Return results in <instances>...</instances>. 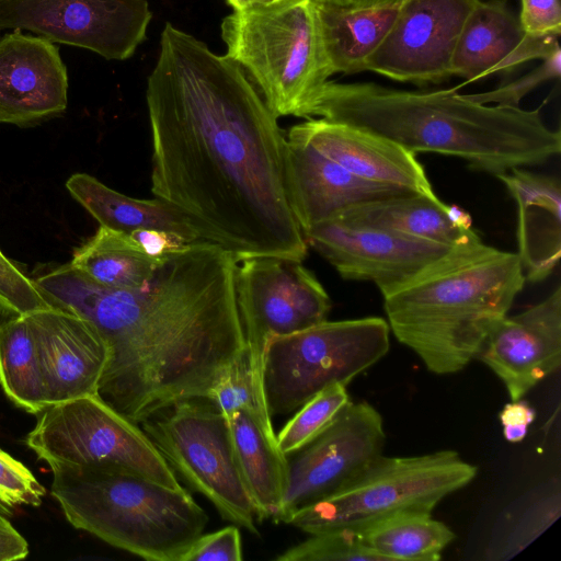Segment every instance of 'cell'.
<instances>
[{
	"label": "cell",
	"instance_id": "cell-31",
	"mask_svg": "<svg viewBox=\"0 0 561 561\" xmlns=\"http://www.w3.org/2000/svg\"><path fill=\"white\" fill-rule=\"evenodd\" d=\"M351 402L346 386H329L302 404L276 435L287 457L319 436Z\"/></svg>",
	"mask_w": 561,
	"mask_h": 561
},
{
	"label": "cell",
	"instance_id": "cell-43",
	"mask_svg": "<svg viewBox=\"0 0 561 561\" xmlns=\"http://www.w3.org/2000/svg\"><path fill=\"white\" fill-rule=\"evenodd\" d=\"M402 0H358L355 7L366 8V7H377V5H387L401 2Z\"/></svg>",
	"mask_w": 561,
	"mask_h": 561
},
{
	"label": "cell",
	"instance_id": "cell-3",
	"mask_svg": "<svg viewBox=\"0 0 561 561\" xmlns=\"http://www.w3.org/2000/svg\"><path fill=\"white\" fill-rule=\"evenodd\" d=\"M312 116L375 133L413 153L458 157L495 176L543 164L561 151L560 130L545 124L539 108L480 104L456 89L420 92L328 81L309 110Z\"/></svg>",
	"mask_w": 561,
	"mask_h": 561
},
{
	"label": "cell",
	"instance_id": "cell-15",
	"mask_svg": "<svg viewBox=\"0 0 561 561\" xmlns=\"http://www.w3.org/2000/svg\"><path fill=\"white\" fill-rule=\"evenodd\" d=\"M345 279L373 282L386 295L413 277L450 247L336 218L304 233Z\"/></svg>",
	"mask_w": 561,
	"mask_h": 561
},
{
	"label": "cell",
	"instance_id": "cell-4",
	"mask_svg": "<svg viewBox=\"0 0 561 561\" xmlns=\"http://www.w3.org/2000/svg\"><path fill=\"white\" fill-rule=\"evenodd\" d=\"M517 253L481 239L450 247L382 295L390 331L436 375L462 370L525 285Z\"/></svg>",
	"mask_w": 561,
	"mask_h": 561
},
{
	"label": "cell",
	"instance_id": "cell-30",
	"mask_svg": "<svg viewBox=\"0 0 561 561\" xmlns=\"http://www.w3.org/2000/svg\"><path fill=\"white\" fill-rule=\"evenodd\" d=\"M561 513L559 477L525 493L495 524L484 550V559L504 561L515 557L546 531Z\"/></svg>",
	"mask_w": 561,
	"mask_h": 561
},
{
	"label": "cell",
	"instance_id": "cell-7",
	"mask_svg": "<svg viewBox=\"0 0 561 561\" xmlns=\"http://www.w3.org/2000/svg\"><path fill=\"white\" fill-rule=\"evenodd\" d=\"M477 472V467L455 450L410 457L381 455L346 486L296 512L288 524L312 535L358 530L401 513H432Z\"/></svg>",
	"mask_w": 561,
	"mask_h": 561
},
{
	"label": "cell",
	"instance_id": "cell-44",
	"mask_svg": "<svg viewBox=\"0 0 561 561\" xmlns=\"http://www.w3.org/2000/svg\"><path fill=\"white\" fill-rule=\"evenodd\" d=\"M13 514V510L0 501V515L10 517Z\"/></svg>",
	"mask_w": 561,
	"mask_h": 561
},
{
	"label": "cell",
	"instance_id": "cell-19",
	"mask_svg": "<svg viewBox=\"0 0 561 561\" xmlns=\"http://www.w3.org/2000/svg\"><path fill=\"white\" fill-rule=\"evenodd\" d=\"M289 138L304 141L362 179L436 196L415 153L375 133L324 118L293 126Z\"/></svg>",
	"mask_w": 561,
	"mask_h": 561
},
{
	"label": "cell",
	"instance_id": "cell-39",
	"mask_svg": "<svg viewBox=\"0 0 561 561\" xmlns=\"http://www.w3.org/2000/svg\"><path fill=\"white\" fill-rule=\"evenodd\" d=\"M499 416L505 439L510 443H519L526 437L528 426L536 417V411L527 401L518 399L505 404Z\"/></svg>",
	"mask_w": 561,
	"mask_h": 561
},
{
	"label": "cell",
	"instance_id": "cell-42",
	"mask_svg": "<svg viewBox=\"0 0 561 561\" xmlns=\"http://www.w3.org/2000/svg\"><path fill=\"white\" fill-rule=\"evenodd\" d=\"M277 0H226V2L233 9L239 10L247 7L261 4V3H268Z\"/></svg>",
	"mask_w": 561,
	"mask_h": 561
},
{
	"label": "cell",
	"instance_id": "cell-22",
	"mask_svg": "<svg viewBox=\"0 0 561 561\" xmlns=\"http://www.w3.org/2000/svg\"><path fill=\"white\" fill-rule=\"evenodd\" d=\"M496 176L517 205V255L525 279L542 282L561 257L560 182L525 168H514Z\"/></svg>",
	"mask_w": 561,
	"mask_h": 561
},
{
	"label": "cell",
	"instance_id": "cell-16",
	"mask_svg": "<svg viewBox=\"0 0 561 561\" xmlns=\"http://www.w3.org/2000/svg\"><path fill=\"white\" fill-rule=\"evenodd\" d=\"M478 359L501 379L512 401L554 373L561 364V286L541 302L503 318Z\"/></svg>",
	"mask_w": 561,
	"mask_h": 561
},
{
	"label": "cell",
	"instance_id": "cell-8",
	"mask_svg": "<svg viewBox=\"0 0 561 561\" xmlns=\"http://www.w3.org/2000/svg\"><path fill=\"white\" fill-rule=\"evenodd\" d=\"M390 348V328L379 317L323 321L268 340L263 390L271 416L297 411L324 388L346 386Z\"/></svg>",
	"mask_w": 561,
	"mask_h": 561
},
{
	"label": "cell",
	"instance_id": "cell-21",
	"mask_svg": "<svg viewBox=\"0 0 561 561\" xmlns=\"http://www.w3.org/2000/svg\"><path fill=\"white\" fill-rule=\"evenodd\" d=\"M287 185L302 233L353 206L415 193L356 176L310 145L289 137Z\"/></svg>",
	"mask_w": 561,
	"mask_h": 561
},
{
	"label": "cell",
	"instance_id": "cell-45",
	"mask_svg": "<svg viewBox=\"0 0 561 561\" xmlns=\"http://www.w3.org/2000/svg\"><path fill=\"white\" fill-rule=\"evenodd\" d=\"M325 1H331V2H334V3L341 4V5L355 7L357 4L358 0H325Z\"/></svg>",
	"mask_w": 561,
	"mask_h": 561
},
{
	"label": "cell",
	"instance_id": "cell-6",
	"mask_svg": "<svg viewBox=\"0 0 561 561\" xmlns=\"http://www.w3.org/2000/svg\"><path fill=\"white\" fill-rule=\"evenodd\" d=\"M226 55L253 82L271 112L308 118L332 76L314 0H277L233 10L221 22Z\"/></svg>",
	"mask_w": 561,
	"mask_h": 561
},
{
	"label": "cell",
	"instance_id": "cell-28",
	"mask_svg": "<svg viewBox=\"0 0 561 561\" xmlns=\"http://www.w3.org/2000/svg\"><path fill=\"white\" fill-rule=\"evenodd\" d=\"M163 257L147 255L129 234L100 226L69 264L103 286L131 289L146 285Z\"/></svg>",
	"mask_w": 561,
	"mask_h": 561
},
{
	"label": "cell",
	"instance_id": "cell-14",
	"mask_svg": "<svg viewBox=\"0 0 561 561\" xmlns=\"http://www.w3.org/2000/svg\"><path fill=\"white\" fill-rule=\"evenodd\" d=\"M480 0H402L366 71L414 84L451 77L462 26Z\"/></svg>",
	"mask_w": 561,
	"mask_h": 561
},
{
	"label": "cell",
	"instance_id": "cell-23",
	"mask_svg": "<svg viewBox=\"0 0 561 561\" xmlns=\"http://www.w3.org/2000/svg\"><path fill=\"white\" fill-rule=\"evenodd\" d=\"M226 417L256 519L277 523L287 484V457L277 446L273 425L243 410Z\"/></svg>",
	"mask_w": 561,
	"mask_h": 561
},
{
	"label": "cell",
	"instance_id": "cell-12",
	"mask_svg": "<svg viewBox=\"0 0 561 561\" xmlns=\"http://www.w3.org/2000/svg\"><path fill=\"white\" fill-rule=\"evenodd\" d=\"M151 19L147 0H0V31L26 30L107 60L131 57Z\"/></svg>",
	"mask_w": 561,
	"mask_h": 561
},
{
	"label": "cell",
	"instance_id": "cell-25",
	"mask_svg": "<svg viewBox=\"0 0 561 561\" xmlns=\"http://www.w3.org/2000/svg\"><path fill=\"white\" fill-rule=\"evenodd\" d=\"M335 218L448 247L480 239L472 228H462L453 220L450 205L437 196L417 193L363 203L347 208Z\"/></svg>",
	"mask_w": 561,
	"mask_h": 561
},
{
	"label": "cell",
	"instance_id": "cell-26",
	"mask_svg": "<svg viewBox=\"0 0 561 561\" xmlns=\"http://www.w3.org/2000/svg\"><path fill=\"white\" fill-rule=\"evenodd\" d=\"M66 188L101 227L127 234L139 229H158L174 233L188 243L201 241L188 221L157 197L126 196L88 173L72 174Z\"/></svg>",
	"mask_w": 561,
	"mask_h": 561
},
{
	"label": "cell",
	"instance_id": "cell-35",
	"mask_svg": "<svg viewBox=\"0 0 561 561\" xmlns=\"http://www.w3.org/2000/svg\"><path fill=\"white\" fill-rule=\"evenodd\" d=\"M561 73V49L553 53L551 56L541 60L535 69L528 73L501 85L494 90L465 94L469 100L480 103L489 104L495 103L501 106H518L522 99L535 90L537 87L552 79H558Z\"/></svg>",
	"mask_w": 561,
	"mask_h": 561
},
{
	"label": "cell",
	"instance_id": "cell-13",
	"mask_svg": "<svg viewBox=\"0 0 561 561\" xmlns=\"http://www.w3.org/2000/svg\"><path fill=\"white\" fill-rule=\"evenodd\" d=\"M380 413L368 402H350L313 440L287 456V484L277 523L346 486L382 455Z\"/></svg>",
	"mask_w": 561,
	"mask_h": 561
},
{
	"label": "cell",
	"instance_id": "cell-18",
	"mask_svg": "<svg viewBox=\"0 0 561 561\" xmlns=\"http://www.w3.org/2000/svg\"><path fill=\"white\" fill-rule=\"evenodd\" d=\"M26 317L36 341L48 404L96 396L108 360L107 345L96 329L78 314L54 306Z\"/></svg>",
	"mask_w": 561,
	"mask_h": 561
},
{
	"label": "cell",
	"instance_id": "cell-40",
	"mask_svg": "<svg viewBox=\"0 0 561 561\" xmlns=\"http://www.w3.org/2000/svg\"><path fill=\"white\" fill-rule=\"evenodd\" d=\"M129 236L147 255L152 257H163L188 244L183 238L158 229H139Z\"/></svg>",
	"mask_w": 561,
	"mask_h": 561
},
{
	"label": "cell",
	"instance_id": "cell-1",
	"mask_svg": "<svg viewBox=\"0 0 561 561\" xmlns=\"http://www.w3.org/2000/svg\"><path fill=\"white\" fill-rule=\"evenodd\" d=\"M146 102L154 197L238 264L306 257L288 193L287 138L234 60L167 23Z\"/></svg>",
	"mask_w": 561,
	"mask_h": 561
},
{
	"label": "cell",
	"instance_id": "cell-10",
	"mask_svg": "<svg viewBox=\"0 0 561 561\" xmlns=\"http://www.w3.org/2000/svg\"><path fill=\"white\" fill-rule=\"evenodd\" d=\"M25 443L48 465H112L172 489L183 488L144 430L98 394L49 405L37 414Z\"/></svg>",
	"mask_w": 561,
	"mask_h": 561
},
{
	"label": "cell",
	"instance_id": "cell-32",
	"mask_svg": "<svg viewBox=\"0 0 561 561\" xmlns=\"http://www.w3.org/2000/svg\"><path fill=\"white\" fill-rule=\"evenodd\" d=\"M204 399L210 401L225 416L243 410L272 424L262 376L254 369L248 348L224 373Z\"/></svg>",
	"mask_w": 561,
	"mask_h": 561
},
{
	"label": "cell",
	"instance_id": "cell-9",
	"mask_svg": "<svg viewBox=\"0 0 561 561\" xmlns=\"http://www.w3.org/2000/svg\"><path fill=\"white\" fill-rule=\"evenodd\" d=\"M141 428L174 473L204 495L224 519L259 535L228 420L210 401H180L142 422Z\"/></svg>",
	"mask_w": 561,
	"mask_h": 561
},
{
	"label": "cell",
	"instance_id": "cell-34",
	"mask_svg": "<svg viewBox=\"0 0 561 561\" xmlns=\"http://www.w3.org/2000/svg\"><path fill=\"white\" fill-rule=\"evenodd\" d=\"M50 307L34 279L0 250V311L23 316Z\"/></svg>",
	"mask_w": 561,
	"mask_h": 561
},
{
	"label": "cell",
	"instance_id": "cell-11",
	"mask_svg": "<svg viewBox=\"0 0 561 561\" xmlns=\"http://www.w3.org/2000/svg\"><path fill=\"white\" fill-rule=\"evenodd\" d=\"M240 263L236 300L251 363L262 376L268 340L325 321L331 300L302 261L257 256Z\"/></svg>",
	"mask_w": 561,
	"mask_h": 561
},
{
	"label": "cell",
	"instance_id": "cell-29",
	"mask_svg": "<svg viewBox=\"0 0 561 561\" xmlns=\"http://www.w3.org/2000/svg\"><path fill=\"white\" fill-rule=\"evenodd\" d=\"M363 543L383 561H437L456 534L432 513L410 512L357 530Z\"/></svg>",
	"mask_w": 561,
	"mask_h": 561
},
{
	"label": "cell",
	"instance_id": "cell-5",
	"mask_svg": "<svg viewBox=\"0 0 561 561\" xmlns=\"http://www.w3.org/2000/svg\"><path fill=\"white\" fill-rule=\"evenodd\" d=\"M48 467L50 494L73 528L145 560L183 561L208 524L185 488L105 463Z\"/></svg>",
	"mask_w": 561,
	"mask_h": 561
},
{
	"label": "cell",
	"instance_id": "cell-24",
	"mask_svg": "<svg viewBox=\"0 0 561 561\" xmlns=\"http://www.w3.org/2000/svg\"><path fill=\"white\" fill-rule=\"evenodd\" d=\"M399 3L358 8L314 0L320 38L332 75L366 71L369 58L396 19Z\"/></svg>",
	"mask_w": 561,
	"mask_h": 561
},
{
	"label": "cell",
	"instance_id": "cell-33",
	"mask_svg": "<svg viewBox=\"0 0 561 561\" xmlns=\"http://www.w3.org/2000/svg\"><path fill=\"white\" fill-rule=\"evenodd\" d=\"M277 561H383L360 540L357 530L334 529L312 534L305 541L288 548Z\"/></svg>",
	"mask_w": 561,
	"mask_h": 561
},
{
	"label": "cell",
	"instance_id": "cell-27",
	"mask_svg": "<svg viewBox=\"0 0 561 561\" xmlns=\"http://www.w3.org/2000/svg\"><path fill=\"white\" fill-rule=\"evenodd\" d=\"M0 386L31 414L49 407L37 345L26 314L0 311Z\"/></svg>",
	"mask_w": 561,
	"mask_h": 561
},
{
	"label": "cell",
	"instance_id": "cell-36",
	"mask_svg": "<svg viewBox=\"0 0 561 561\" xmlns=\"http://www.w3.org/2000/svg\"><path fill=\"white\" fill-rule=\"evenodd\" d=\"M45 488L21 461L0 448V501L10 508L39 506Z\"/></svg>",
	"mask_w": 561,
	"mask_h": 561
},
{
	"label": "cell",
	"instance_id": "cell-17",
	"mask_svg": "<svg viewBox=\"0 0 561 561\" xmlns=\"http://www.w3.org/2000/svg\"><path fill=\"white\" fill-rule=\"evenodd\" d=\"M68 73L58 47L19 30L0 36V123L27 126L65 112Z\"/></svg>",
	"mask_w": 561,
	"mask_h": 561
},
{
	"label": "cell",
	"instance_id": "cell-41",
	"mask_svg": "<svg viewBox=\"0 0 561 561\" xmlns=\"http://www.w3.org/2000/svg\"><path fill=\"white\" fill-rule=\"evenodd\" d=\"M27 556L26 539L12 526L7 516L0 515V561L22 560Z\"/></svg>",
	"mask_w": 561,
	"mask_h": 561
},
{
	"label": "cell",
	"instance_id": "cell-38",
	"mask_svg": "<svg viewBox=\"0 0 561 561\" xmlns=\"http://www.w3.org/2000/svg\"><path fill=\"white\" fill-rule=\"evenodd\" d=\"M519 20L529 34H561L560 0H520Z\"/></svg>",
	"mask_w": 561,
	"mask_h": 561
},
{
	"label": "cell",
	"instance_id": "cell-20",
	"mask_svg": "<svg viewBox=\"0 0 561 561\" xmlns=\"http://www.w3.org/2000/svg\"><path fill=\"white\" fill-rule=\"evenodd\" d=\"M560 35H534L503 0H480L466 20L451 61V73L467 82L546 59L560 49Z\"/></svg>",
	"mask_w": 561,
	"mask_h": 561
},
{
	"label": "cell",
	"instance_id": "cell-2",
	"mask_svg": "<svg viewBox=\"0 0 561 561\" xmlns=\"http://www.w3.org/2000/svg\"><path fill=\"white\" fill-rule=\"evenodd\" d=\"M237 266L218 245L195 241L165 255L140 288L103 286L69 263L34 282L51 306L96 329L108 348L98 394L141 424L180 401L206 398L245 351Z\"/></svg>",
	"mask_w": 561,
	"mask_h": 561
},
{
	"label": "cell",
	"instance_id": "cell-37",
	"mask_svg": "<svg viewBox=\"0 0 561 561\" xmlns=\"http://www.w3.org/2000/svg\"><path fill=\"white\" fill-rule=\"evenodd\" d=\"M243 560L241 534L237 526H228L201 535L183 561H241Z\"/></svg>",
	"mask_w": 561,
	"mask_h": 561
}]
</instances>
